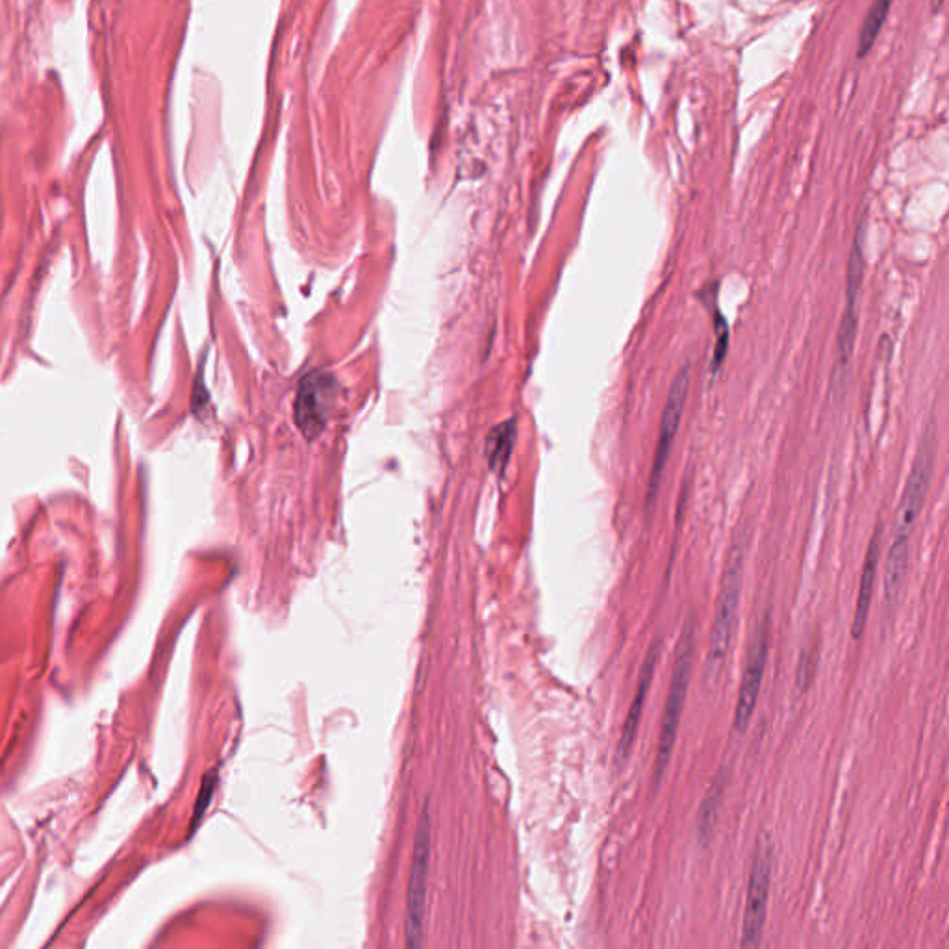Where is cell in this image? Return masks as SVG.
<instances>
[{"label": "cell", "instance_id": "6da1fadb", "mask_svg": "<svg viewBox=\"0 0 949 949\" xmlns=\"http://www.w3.org/2000/svg\"><path fill=\"white\" fill-rule=\"evenodd\" d=\"M935 458H937V434L933 425H927L916 458L912 462L911 473L901 495V501H899L898 516H896L894 531H892V544L886 557L885 597L890 603L898 599L901 586H903L907 564H909V553H911L912 531H914L916 519L922 512L925 495L933 479Z\"/></svg>", "mask_w": 949, "mask_h": 949}, {"label": "cell", "instance_id": "7a4b0ae2", "mask_svg": "<svg viewBox=\"0 0 949 949\" xmlns=\"http://www.w3.org/2000/svg\"><path fill=\"white\" fill-rule=\"evenodd\" d=\"M694 651H696V620L688 618V621L684 623L679 644H677V655H675V662H673L668 701H666L662 729H660V736H658L657 757H655V766H653V785L655 786L660 785V781L666 773V768L670 764L673 747H675L679 725H681V718H683L684 701H686L688 688H690Z\"/></svg>", "mask_w": 949, "mask_h": 949}, {"label": "cell", "instance_id": "3957f363", "mask_svg": "<svg viewBox=\"0 0 949 949\" xmlns=\"http://www.w3.org/2000/svg\"><path fill=\"white\" fill-rule=\"evenodd\" d=\"M744 560H746V545L736 540L727 555L722 588L718 595L716 614H714L712 631H710L709 653H707V664H705L709 677H714L718 671L722 670L723 660L727 657V651L733 640L742 584H744Z\"/></svg>", "mask_w": 949, "mask_h": 949}, {"label": "cell", "instance_id": "277c9868", "mask_svg": "<svg viewBox=\"0 0 949 949\" xmlns=\"http://www.w3.org/2000/svg\"><path fill=\"white\" fill-rule=\"evenodd\" d=\"M773 872V842L768 835L760 836L757 842V851L753 859V868L747 885L746 909H744V924H742V940L744 948H757L762 942L766 914H768V899H770V885Z\"/></svg>", "mask_w": 949, "mask_h": 949}, {"label": "cell", "instance_id": "5b68a950", "mask_svg": "<svg viewBox=\"0 0 949 949\" xmlns=\"http://www.w3.org/2000/svg\"><path fill=\"white\" fill-rule=\"evenodd\" d=\"M768 651H770V621L764 618L760 621L757 631L751 638V644L747 647L746 664H744L740 692H738V701L734 710V727L738 733H744L753 718V712L759 701L764 671L768 664Z\"/></svg>", "mask_w": 949, "mask_h": 949}, {"label": "cell", "instance_id": "8992f818", "mask_svg": "<svg viewBox=\"0 0 949 949\" xmlns=\"http://www.w3.org/2000/svg\"><path fill=\"white\" fill-rule=\"evenodd\" d=\"M688 390H690V366H684L677 373V377L673 379L670 393H668V401H666L662 419H660L657 449H655L651 477H649V492H647L649 501L657 497L658 488L662 484V477H664V469H666L668 458H670L671 447H673L675 436H677L679 425H681V419H683Z\"/></svg>", "mask_w": 949, "mask_h": 949}, {"label": "cell", "instance_id": "52a82bcc", "mask_svg": "<svg viewBox=\"0 0 949 949\" xmlns=\"http://www.w3.org/2000/svg\"><path fill=\"white\" fill-rule=\"evenodd\" d=\"M429 861H431V822H429V814L425 812L419 822L412 875H410V885H408L406 942L410 946H419L423 938V914H425V899H427Z\"/></svg>", "mask_w": 949, "mask_h": 949}, {"label": "cell", "instance_id": "ba28073f", "mask_svg": "<svg viewBox=\"0 0 949 949\" xmlns=\"http://www.w3.org/2000/svg\"><path fill=\"white\" fill-rule=\"evenodd\" d=\"M862 236H864V232L857 234V240H855L853 251H851V256H849L848 282H846V310H844V316H842V321H840V329H838V351H836L835 367L836 382H844V379L848 377L851 358H853V349H855V340H857V327H859V321H857V303H859V295H861L862 267H864V260H862Z\"/></svg>", "mask_w": 949, "mask_h": 949}, {"label": "cell", "instance_id": "9c48e42d", "mask_svg": "<svg viewBox=\"0 0 949 949\" xmlns=\"http://www.w3.org/2000/svg\"><path fill=\"white\" fill-rule=\"evenodd\" d=\"M334 399V379L323 373H310L301 380L295 399V421L308 440H316L327 425Z\"/></svg>", "mask_w": 949, "mask_h": 949}, {"label": "cell", "instance_id": "30bf717a", "mask_svg": "<svg viewBox=\"0 0 949 949\" xmlns=\"http://www.w3.org/2000/svg\"><path fill=\"white\" fill-rule=\"evenodd\" d=\"M658 657H660V642H655L649 649L646 660H644V666L640 670L633 705L629 709L627 720L623 723V731H621L620 742H618V749H616V762L618 764H623L625 760L629 759V755L633 751L634 740L638 736V725L642 720V710L646 705L647 692L653 684V677H655V671H657Z\"/></svg>", "mask_w": 949, "mask_h": 949}, {"label": "cell", "instance_id": "8fae6325", "mask_svg": "<svg viewBox=\"0 0 949 949\" xmlns=\"http://www.w3.org/2000/svg\"><path fill=\"white\" fill-rule=\"evenodd\" d=\"M881 544H883V529L877 527L872 536V542L868 545L864 566H862L861 586H859V595H857V605H855V616H853V625H851V634L855 640L861 638L866 627V620L872 608V599H874L875 579H877V570H879V558H881Z\"/></svg>", "mask_w": 949, "mask_h": 949}, {"label": "cell", "instance_id": "7c38bea8", "mask_svg": "<svg viewBox=\"0 0 949 949\" xmlns=\"http://www.w3.org/2000/svg\"><path fill=\"white\" fill-rule=\"evenodd\" d=\"M725 785L727 783H725V773L722 770L710 783V788L707 790L703 801H701V805H699V810H697V838L701 840V844H707L710 836L714 833V829H716V823L720 818V810H722L723 796H725Z\"/></svg>", "mask_w": 949, "mask_h": 949}, {"label": "cell", "instance_id": "4fadbf2b", "mask_svg": "<svg viewBox=\"0 0 949 949\" xmlns=\"http://www.w3.org/2000/svg\"><path fill=\"white\" fill-rule=\"evenodd\" d=\"M514 442H516V423L514 421H507V423L495 427L494 431L490 432L488 443H486V453H488V460H490V466L494 471L505 469Z\"/></svg>", "mask_w": 949, "mask_h": 949}, {"label": "cell", "instance_id": "5bb4252c", "mask_svg": "<svg viewBox=\"0 0 949 949\" xmlns=\"http://www.w3.org/2000/svg\"><path fill=\"white\" fill-rule=\"evenodd\" d=\"M892 6V0H875L872 10L868 12V17L862 25L861 39H859V58H864L872 45L875 43V39L879 36V30L881 26L885 23L886 13L890 10Z\"/></svg>", "mask_w": 949, "mask_h": 949}, {"label": "cell", "instance_id": "9a60e30c", "mask_svg": "<svg viewBox=\"0 0 949 949\" xmlns=\"http://www.w3.org/2000/svg\"><path fill=\"white\" fill-rule=\"evenodd\" d=\"M727 342H729V329H727V323H725L722 314H718V319H716V349H714V362H712L714 367L722 364L723 356L727 351Z\"/></svg>", "mask_w": 949, "mask_h": 949}]
</instances>
